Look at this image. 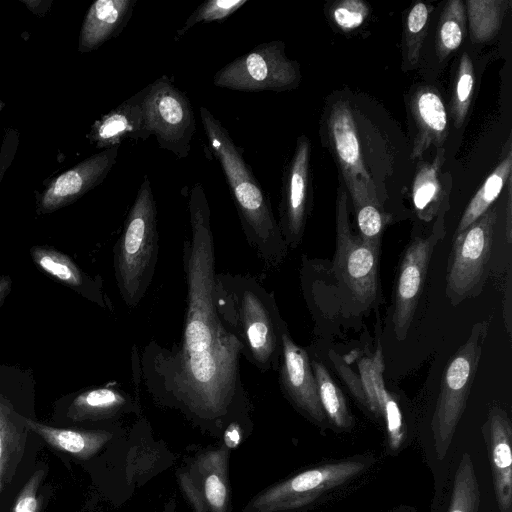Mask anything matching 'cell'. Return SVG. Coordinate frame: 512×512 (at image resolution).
Segmentation results:
<instances>
[{
  "label": "cell",
  "instance_id": "cell-1",
  "mask_svg": "<svg viewBox=\"0 0 512 512\" xmlns=\"http://www.w3.org/2000/svg\"><path fill=\"white\" fill-rule=\"evenodd\" d=\"M191 236L183 246L187 284L180 341L172 348H144L140 376L157 397L196 417L217 420L244 408L239 359L242 348L222 323L214 303L215 252L210 208L201 183L188 200Z\"/></svg>",
  "mask_w": 512,
  "mask_h": 512
},
{
  "label": "cell",
  "instance_id": "cell-2",
  "mask_svg": "<svg viewBox=\"0 0 512 512\" xmlns=\"http://www.w3.org/2000/svg\"><path fill=\"white\" fill-rule=\"evenodd\" d=\"M199 112L208 145L231 191L245 238L265 267L275 269L283 262L288 247L269 196L247 164L243 149L235 144L220 120L204 106Z\"/></svg>",
  "mask_w": 512,
  "mask_h": 512
},
{
  "label": "cell",
  "instance_id": "cell-3",
  "mask_svg": "<svg viewBox=\"0 0 512 512\" xmlns=\"http://www.w3.org/2000/svg\"><path fill=\"white\" fill-rule=\"evenodd\" d=\"M214 303L242 356L261 372L278 370L287 327L274 294L251 275L220 273L215 274Z\"/></svg>",
  "mask_w": 512,
  "mask_h": 512
},
{
  "label": "cell",
  "instance_id": "cell-4",
  "mask_svg": "<svg viewBox=\"0 0 512 512\" xmlns=\"http://www.w3.org/2000/svg\"><path fill=\"white\" fill-rule=\"evenodd\" d=\"M157 208L144 176L115 249V277L123 301L135 308L154 277L158 257Z\"/></svg>",
  "mask_w": 512,
  "mask_h": 512
},
{
  "label": "cell",
  "instance_id": "cell-5",
  "mask_svg": "<svg viewBox=\"0 0 512 512\" xmlns=\"http://www.w3.org/2000/svg\"><path fill=\"white\" fill-rule=\"evenodd\" d=\"M486 328L477 323L467 341L447 364L432 419V432L437 458L442 460L450 447L457 424L464 412L467 398L481 354Z\"/></svg>",
  "mask_w": 512,
  "mask_h": 512
},
{
  "label": "cell",
  "instance_id": "cell-6",
  "mask_svg": "<svg viewBox=\"0 0 512 512\" xmlns=\"http://www.w3.org/2000/svg\"><path fill=\"white\" fill-rule=\"evenodd\" d=\"M142 91L144 122L149 136L154 135L158 146L177 158H187L196 131L194 112L187 95L166 75Z\"/></svg>",
  "mask_w": 512,
  "mask_h": 512
},
{
  "label": "cell",
  "instance_id": "cell-7",
  "mask_svg": "<svg viewBox=\"0 0 512 512\" xmlns=\"http://www.w3.org/2000/svg\"><path fill=\"white\" fill-rule=\"evenodd\" d=\"M301 81L299 64L290 60L282 41L257 45L218 70L213 84L242 92L285 91Z\"/></svg>",
  "mask_w": 512,
  "mask_h": 512
},
{
  "label": "cell",
  "instance_id": "cell-8",
  "mask_svg": "<svg viewBox=\"0 0 512 512\" xmlns=\"http://www.w3.org/2000/svg\"><path fill=\"white\" fill-rule=\"evenodd\" d=\"M497 218V209L490 207L465 230L453 236L446 295L454 306L479 291L484 282Z\"/></svg>",
  "mask_w": 512,
  "mask_h": 512
},
{
  "label": "cell",
  "instance_id": "cell-9",
  "mask_svg": "<svg viewBox=\"0 0 512 512\" xmlns=\"http://www.w3.org/2000/svg\"><path fill=\"white\" fill-rule=\"evenodd\" d=\"M379 245L364 241L355 234L348 218L347 192L338 188L336 213V250L333 268L338 279L354 298L368 307L378 293Z\"/></svg>",
  "mask_w": 512,
  "mask_h": 512
},
{
  "label": "cell",
  "instance_id": "cell-10",
  "mask_svg": "<svg viewBox=\"0 0 512 512\" xmlns=\"http://www.w3.org/2000/svg\"><path fill=\"white\" fill-rule=\"evenodd\" d=\"M326 128L330 148L351 195L354 210L368 204L384 210L376 184L365 165L355 118L346 101L339 100L329 108Z\"/></svg>",
  "mask_w": 512,
  "mask_h": 512
},
{
  "label": "cell",
  "instance_id": "cell-11",
  "mask_svg": "<svg viewBox=\"0 0 512 512\" xmlns=\"http://www.w3.org/2000/svg\"><path fill=\"white\" fill-rule=\"evenodd\" d=\"M331 358L354 397L377 417L384 418L389 446L392 450H397L404 439V424L396 400L385 387L381 347L372 356L363 357L358 362L359 373L351 370L337 355H332Z\"/></svg>",
  "mask_w": 512,
  "mask_h": 512
},
{
  "label": "cell",
  "instance_id": "cell-12",
  "mask_svg": "<svg viewBox=\"0 0 512 512\" xmlns=\"http://www.w3.org/2000/svg\"><path fill=\"white\" fill-rule=\"evenodd\" d=\"M364 463L343 460L320 465L279 483L264 492L255 502L260 511L276 512L305 506L322 493L333 489L358 475Z\"/></svg>",
  "mask_w": 512,
  "mask_h": 512
},
{
  "label": "cell",
  "instance_id": "cell-13",
  "mask_svg": "<svg viewBox=\"0 0 512 512\" xmlns=\"http://www.w3.org/2000/svg\"><path fill=\"white\" fill-rule=\"evenodd\" d=\"M310 153L308 138L299 136L282 178L278 225L288 248L300 244L311 209Z\"/></svg>",
  "mask_w": 512,
  "mask_h": 512
},
{
  "label": "cell",
  "instance_id": "cell-14",
  "mask_svg": "<svg viewBox=\"0 0 512 512\" xmlns=\"http://www.w3.org/2000/svg\"><path fill=\"white\" fill-rule=\"evenodd\" d=\"M444 235L432 231L416 236L404 251L394 290L392 324L397 340L403 341L414 318L433 249Z\"/></svg>",
  "mask_w": 512,
  "mask_h": 512
},
{
  "label": "cell",
  "instance_id": "cell-15",
  "mask_svg": "<svg viewBox=\"0 0 512 512\" xmlns=\"http://www.w3.org/2000/svg\"><path fill=\"white\" fill-rule=\"evenodd\" d=\"M278 371L281 388L290 401L314 421L322 422L325 413L320 403L309 355L293 341L288 330L282 334Z\"/></svg>",
  "mask_w": 512,
  "mask_h": 512
},
{
  "label": "cell",
  "instance_id": "cell-16",
  "mask_svg": "<svg viewBox=\"0 0 512 512\" xmlns=\"http://www.w3.org/2000/svg\"><path fill=\"white\" fill-rule=\"evenodd\" d=\"M485 429L498 507L501 512H512V427L507 413L493 406Z\"/></svg>",
  "mask_w": 512,
  "mask_h": 512
},
{
  "label": "cell",
  "instance_id": "cell-17",
  "mask_svg": "<svg viewBox=\"0 0 512 512\" xmlns=\"http://www.w3.org/2000/svg\"><path fill=\"white\" fill-rule=\"evenodd\" d=\"M410 111L416 126L411 159L416 160L432 145L442 148L448 135V116L441 96L429 86L413 93Z\"/></svg>",
  "mask_w": 512,
  "mask_h": 512
},
{
  "label": "cell",
  "instance_id": "cell-18",
  "mask_svg": "<svg viewBox=\"0 0 512 512\" xmlns=\"http://www.w3.org/2000/svg\"><path fill=\"white\" fill-rule=\"evenodd\" d=\"M444 162V149L437 148L436 156L431 163H421L418 166L412 186V201L417 217L424 222H431L433 228L444 230L443 188L440 181V171Z\"/></svg>",
  "mask_w": 512,
  "mask_h": 512
},
{
  "label": "cell",
  "instance_id": "cell-19",
  "mask_svg": "<svg viewBox=\"0 0 512 512\" xmlns=\"http://www.w3.org/2000/svg\"><path fill=\"white\" fill-rule=\"evenodd\" d=\"M137 0H98L90 8L82 32V46L93 49L116 36L130 20Z\"/></svg>",
  "mask_w": 512,
  "mask_h": 512
},
{
  "label": "cell",
  "instance_id": "cell-20",
  "mask_svg": "<svg viewBox=\"0 0 512 512\" xmlns=\"http://www.w3.org/2000/svg\"><path fill=\"white\" fill-rule=\"evenodd\" d=\"M142 97L141 90L101 120L95 138L102 145L115 147L126 139L145 140L150 137L145 128Z\"/></svg>",
  "mask_w": 512,
  "mask_h": 512
},
{
  "label": "cell",
  "instance_id": "cell-21",
  "mask_svg": "<svg viewBox=\"0 0 512 512\" xmlns=\"http://www.w3.org/2000/svg\"><path fill=\"white\" fill-rule=\"evenodd\" d=\"M22 421L27 429L39 435L55 449L79 458L92 456L110 437L106 431L55 428L23 417Z\"/></svg>",
  "mask_w": 512,
  "mask_h": 512
},
{
  "label": "cell",
  "instance_id": "cell-22",
  "mask_svg": "<svg viewBox=\"0 0 512 512\" xmlns=\"http://www.w3.org/2000/svg\"><path fill=\"white\" fill-rule=\"evenodd\" d=\"M131 406L132 399L128 394L115 388L100 387L78 395L69 415L76 420L100 419L114 416Z\"/></svg>",
  "mask_w": 512,
  "mask_h": 512
},
{
  "label": "cell",
  "instance_id": "cell-23",
  "mask_svg": "<svg viewBox=\"0 0 512 512\" xmlns=\"http://www.w3.org/2000/svg\"><path fill=\"white\" fill-rule=\"evenodd\" d=\"M512 154L510 144L502 161L495 167L482 183L477 193L467 205L454 235L461 233L481 217L497 199L508 178L511 176Z\"/></svg>",
  "mask_w": 512,
  "mask_h": 512
},
{
  "label": "cell",
  "instance_id": "cell-24",
  "mask_svg": "<svg viewBox=\"0 0 512 512\" xmlns=\"http://www.w3.org/2000/svg\"><path fill=\"white\" fill-rule=\"evenodd\" d=\"M8 405L0 401V493L22 455L25 433Z\"/></svg>",
  "mask_w": 512,
  "mask_h": 512
},
{
  "label": "cell",
  "instance_id": "cell-25",
  "mask_svg": "<svg viewBox=\"0 0 512 512\" xmlns=\"http://www.w3.org/2000/svg\"><path fill=\"white\" fill-rule=\"evenodd\" d=\"M311 367L316 380L320 403L325 415H327L330 421L337 427H349L352 423V419L345 398L338 385L328 373L323 363L312 360Z\"/></svg>",
  "mask_w": 512,
  "mask_h": 512
},
{
  "label": "cell",
  "instance_id": "cell-26",
  "mask_svg": "<svg viewBox=\"0 0 512 512\" xmlns=\"http://www.w3.org/2000/svg\"><path fill=\"white\" fill-rule=\"evenodd\" d=\"M466 18V8L462 0H451L445 4L436 39V51L440 60L461 45L466 32Z\"/></svg>",
  "mask_w": 512,
  "mask_h": 512
},
{
  "label": "cell",
  "instance_id": "cell-27",
  "mask_svg": "<svg viewBox=\"0 0 512 512\" xmlns=\"http://www.w3.org/2000/svg\"><path fill=\"white\" fill-rule=\"evenodd\" d=\"M464 4L473 40L485 42L493 38L501 26L506 2L468 0Z\"/></svg>",
  "mask_w": 512,
  "mask_h": 512
},
{
  "label": "cell",
  "instance_id": "cell-28",
  "mask_svg": "<svg viewBox=\"0 0 512 512\" xmlns=\"http://www.w3.org/2000/svg\"><path fill=\"white\" fill-rule=\"evenodd\" d=\"M480 491L473 463L464 453L459 463L452 490L448 512H478Z\"/></svg>",
  "mask_w": 512,
  "mask_h": 512
},
{
  "label": "cell",
  "instance_id": "cell-29",
  "mask_svg": "<svg viewBox=\"0 0 512 512\" xmlns=\"http://www.w3.org/2000/svg\"><path fill=\"white\" fill-rule=\"evenodd\" d=\"M474 83L473 63L468 53L464 52L459 61L451 102L452 116L456 128L462 126L467 116L474 91Z\"/></svg>",
  "mask_w": 512,
  "mask_h": 512
},
{
  "label": "cell",
  "instance_id": "cell-30",
  "mask_svg": "<svg viewBox=\"0 0 512 512\" xmlns=\"http://www.w3.org/2000/svg\"><path fill=\"white\" fill-rule=\"evenodd\" d=\"M433 10L423 2L414 4L409 10L404 27L405 56L410 66L418 63L420 50L427 33L428 19Z\"/></svg>",
  "mask_w": 512,
  "mask_h": 512
},
{
  "label": "cell",
  "instance_id": "cell-31",
  "mask_svg": "<svg viewBox=\"0 0 512 512\" xmlns=\"http://www.w3.org/2000/svg\"><path fill=\"white\" fill-rule=\"evenodd\" d=\"M35 263L46 273L72 286L83 284V276L77 266L64 254L49 248H33Z\"/></svg>",
  "mask_w": 512,
  "mask_h": 512
},
{
  "label": "cell",
  "instance_id": "cell-32",
  "mask_svg": "<svg viewBox=\"0 0 512 512\" xmlns=\"http://www.w3.org/2000/svg\"><path fill=\"white\" fill-rule=\"evenodd\" d=\"M248 0H208L201 3L176 31L175 41L182 38L192 27L200 23L222 21L241 8Z\"/></svg>",
  "mask_w": 512,
  "mask_h": 512
},
{
  "label": "cell",
  "instance_id": "cell-33",
  "mask_svg": "<svg viewBox=\"0 0 512 512\" xmlns=\"http://www.w3.org/2000/svg\"><path fill=\"white\" fill-rule=\"evenodd\" d=\"M369 14V6L361 0H342L335 3L330 10L334 24L344 32L360 27Z\"/></svg>",
  "mask_w": 512,
  "mask_h": 512
},
{
  "label": "cell",
  "instance_id": "cell-34",
  "mask_svg": "<svg viewBox=\"0 0 512 512\" xmlns=\"http://www.w3.org/2000/svg\"><path fill=\"white\" fill-rule=\"evenodd\" d=\"M42 479V471H37L19 493L12 512H38L37 491Z\"/></svg>",
  "mask_w": 512,
  "mask_h": 512
},
{
  "label": "cell",
  "instance_id": "cell-35",
  "mask_svg": "<svg viewBox=\"0 0 512 512\" xmlns=\"http://www.w3.org/2000/svg\"><path fill=\"white\" fill-rule=\"evenodd\" d=\"M204 494L214 512H221L226 506L227 488L216 474H210L204 481Z\"/></svg>",
  "mask_w": 512,
  "mask_h": 512
},
{
  "label": "cell",
  "instance_id": "cell-36",
  "mask_svg": "<svg viewBox=\"0 0 512 512\" xmlns=\"http://www.w3.org/2000/svg\"><path fill=\"white\" fill-rule=\"evenodd\" d=\"M507 201H506V220H505V234L508 244H511L512 240V197H511V176L507 182Z\"/></svg>",
  "mask_w": 512,
  "mask_h": 512
},
{
  "label": "cell",
  "instance_id": "cell-37",
  "mask_svg": "<svg viewBox=\"0 0 512 512\" xmlns=\"http://www.w3.org/2000/svg\"><path fill=\"white\" fill-rule=\"evenodd\" d=\"M227 443L230 445V446H235L237 443H238V440H239V432L237 430V428L235 426H232L228 431H227Z\"/></svg>",
  "mask_w": 512,
  "mask_h": 512
},
{
  "label": "cell",
  "instance_id": "cell-38",
  "mask_svg": "<svg viewBox=\"0 0 512 512\" xmlns=\"http://www.w3.org/2000/svg\"><path fill=\"white\" fill-rule=\"evenodd\" d=\"M10 287V281L7 277L0 278V300L7 294Z\"/></svg>",
  "mask_w": 512,
  "mask_h": 512
}]
</instances>
